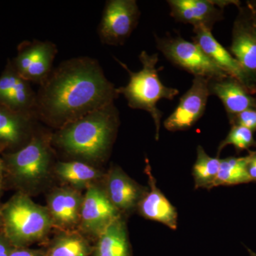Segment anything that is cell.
<instances>
[{
	"mask_svg": "<svg viewBox=\"0 0 256 256\" xmlns=\"http://www.w3.org/2000/svg\"><path fill=\"white\" fill-rule=\"evenodd\" d=\"M233 146L238 152L242 150H248L252 146H256L254 137V132L246 128L239 126H232V129L218 148V156L226 146Z\"/></svg>",
	"mask_w": 256,
	"mask_h": 256,
	"instance_id": "24",
	"label": "cell"
},
{
	"mask_svg": "<svg viewBox=\"0 0 256 256\" xmlns=\"http://www.w3.org/2000/svg\"><path fill=\"white\" fill-rule=\"evenodd\" d=\"M146 173L150 188L149 191H146L138 204L140 213L146 220L159 222L172 230H176L178 226V210L158 188L156 178L152 172L148 162H146Z\"/></svg>",
	"mask_w": 256,
	"mask_h": 256,
	"instance_id": "14",
	"label": "cell"
},
{
	"mask_svg": "<svg viewBox=\"0 0 256 256\" xmlns=\"http://www.w3.org/2000/svg\"><path fill=\"white\" fill-rule=\"evenodd\" d=\"M210 95L218 97L228 116L238 114L249 108H256V98L236 79L228 77L220 80H210Z\"/></svg>",
	"mask_w": 256,
	"mask_h": 256,
	"instance_id": "15",
	"label": "cell"
},
{
	"mask_svg": "<svg viewBox=\"0 0 256 256\" xmlns=\"http://www.w3.org/2000/svg\"><path fill=\"white\" fill-rule=\"evenodd\" d=\"M248 156L242 158L229 156L220 159V170L214 184V188L252 182L248 174Z\"/></svg>",
	"mask_w": 256,
	"mask_h": 256,
	"instance_id": "20",
	"label": "cell"
},
{
	"mask_svg": "<svg viewBox=\"0 0 256 256\" xmlns=\"http://www.w3.org/2000/svg\"><path fill=\"white\" fill-rule=\"evenodd\" d=\"M2 222V208L0 207V223Z\"/></svg>",
	"mask_w": 256,
	"mask_h": 256,
	"instance_id": "33",
	"label": "cell"
},
{
	"mask_svg": "<svg viewBox=\"0 0 256 256\" xmlns=\"http://www.w3.org/2000/svg\"><path fill=\"white\" fill-rule=\"evenodd\" d=\"M208 82V79L194 77L192 86L180 98L178 107L165 120L164 126L168 131L186 130L201 118L210 96Z\"/></svg>",
	"mask_w": 256,
	"mask_h": 256,
	"instance_id": "9",
	"label": "cell"
},
{
	"mask_svg": "<svg viewBox=\"0 0 256 256\" xmlns=\"http://www.w3.org/2000/svg\"><path fill=\"white\" fill-rule=\"evenodd\" d=\"M2 191V183H1V180H0V194H1Z\"/></svg>",
	"mask_w": 256,
	"mask_h": 256,
	"instance_id": "34",
	"label": "cell"
},
{
	"mask_svg": "<svg viewBox=\"0 0 256 256\" xmlns=\"http://www.w3.org/2000/svg\"><path fill=\"white\" fill-rule=\"evenodd\" d=\"M120 124L114 104L66 124L54 140L66 152L84 159L104 160L110 152Z\"/></svg>",
	"mask_w": 256,
	"mask_h": 256,
	"instance_id": "2",
	"label": "cell"
},
{
	"mask_svg": "<svg viewBox=\"0 0 256 256\" xmlns=\"http://www.w3.org/2000/svg\"><path fill=\"white\" fill-rule=\"evenodd\" d=\"M194 36L192 40L207 55L212 62L228 74L232 78L236 79L252 94H254L246 74L240 64L226 48L216 40L210 30L205 28H194Z\"/></svg>",
	"mask_w": 256,
	"mask_h": 256,
	"instance_id": "13",
	"label": "cell"
},
{
	"mask_svg": "<svg viewBox=\"0 0 256 256\" xmlns=\"http://www.w3.org/2000/svg\"><path fill=\"white\" fill-rule=\"evenodd\" d=\"M119 216V210L112 204L105 191L94 186L88 188L82 200L80 216L82 226L86 230L99 235Z\"/></svg>",
	"mask_w": 256,
	"mask_h": 256,
	"instance_id": "12",
	"label": "cell"
},
{
	"mask_svg": "<svg viewBox=\"0 0 256 256\" xmlns=\"http://www.w3.org/2000/svg\"><path fill=\"white\" fill-rule=\"evenodd\" d=\"M248 11L249 20H250V25H252V32H254V36L256 38V14H254L248 9Z\"/></svg>",
	"mask_w": 256,
	"mask_h": 256,
	"instance_id": "29",
	"label": "cell"
},
{
	"mask_svg": "<svg viewBox=\"0 0 256 256\" xmlns=\"http://www.w3.org/2000/svg\"><path fill=\"white\" fill-rule=\"evenodd\" d=\"M220 163V156H210L201 146H197L196 160L192 169L195 190L214 188Z\"/></svg>",
	"mask_w": 256,
	"mask_h": 256,
	"instance_id": "21",
	"label": "cell"
},
{
	"mask_svg": "<svg viewBox=\"0 0 256 256\" xmlns=\"http://www.w3.org/2000/svg\"><path fill=\"white\" fill-rule=\"evenodd\" d=\"M57 53L58 48L54 42L40 40L25 42L18 50L14 68L22 78L40 86L53 70Z\"/></svg>",
	"mask_w": 256,
	"mask_h": 256,
	"instance_id": "8",
	"label": "cell"
},
{
	"mask_svg": "<svg viewBox=\"0 0 256 256\" xmlns=\"http://www.w3.org/2000/svg\"><path fill=\"white\" fill-rule=\"evenodd\" d=\"M4 236L13 247L24 248L43 238L52 226L50 212L26 194L14 195L2 207Z\"/></svg>",
	"mask_w": 256,
	"mask_h": 256,
	"instance_id": "4",
	"label": "cell"
},
{
	"mask_svg": "<svg viewBox=\"0 0 256 256\" xmlns=\"http://www.w3.org/2000/svg\"><path fill=\"white\" fill-rule=\"evenodd\" d=\"M4 162H3L1 156H0V180H1L2 175L3 171H4Z\"/></svg>",
	"mask_w": 256,
	"mask_h": 256,
	"instance_id": "31",
	"label": "cell"
},
{
	"mask_svg": "<svg viewBox=\"0 0 256 256\" xmlns=\"http://www.w3.org/2000/svg\"><path fill=\"white\" fill-rule=\"evenodd\" d=\"M248 252L249 256H256V252H254V250H252V249L248 248H246Z\"/></svg>",
	"mask_w": 256,
	"mask_h": 256,
	"instance_id": "32",
	"label": "cell"
},
{
	"mask_svg": "<svg viewBox=\"0 0 256 256\" xmlns=\"http://www.w3.org/2000/svg\"><path fill=\"white\" fill-rule=\"evenodd\" d=\"M140 10L136 0H108L102 12L98 34L101 42L120 46L137 28Z\"/></svg>",
	"mask_w": 256,
	"mask_h": 256,
	"instance_id": "6",
	"label": "cell"
},
{
	"mask_svg": "<svg viewBox=\"0 0 256 256\" xmlns=\"http://www.w3.org/2000/svg\"><path fill=\"white\" fill-rule=\"evenodd\" d=\"M87 242L78 236H64L56 240L46 256H89Z\"/></svg>",
	"mask_w": 256,
	"mask_h": 256,
	"instance_id": "23",
	"label": "cell"
},
{
	"mask_svg": "<svg viewBox=\"0 0 256 256\" xmlns=\"http://www.w3.org/2000/svg\"><path fill=\"white\" fill-rule=\"evenodd\" d=\"M82 198L70 188L56 190L48 196V212L50 216L63 226L76 223L80 218Z\"/></svg>",
	"mask_w": 256,
	"mask_h": 256,
	"instance_id": "17",
	"label": "cell"
},
{
	"mask_svg": "<svg viewBox=\"0 0 256 256\" xmlns=\"http://www.w3.org/2000/svg\"><path fill=\"white\" fill-rule=\"evenodd\" d=\"M56 172L64 181L79 188L88 184L100 176L96 168L80 161L58 162Z\"/></svg>",
	"mask_w": 256,
	"mask_h": 256,
	"instance_id": "22",
	"label": "cell"
},
{
	"mask_svg": "<svg viewBox=\"0 0 256 256\" xmlns=\"http://www.w3.org/2000/svg\"><path fill=\"white\" fill-rule=\"evenodd\" d=\"M94 256H131L126 222L121 216L100 234Z\"/></svg>",
	"mask_w": 256,
	"mask_h": 256,
	"instance_id": "18",
	"label": "cell"
},
{
	"mask_svg": "<svg viewBox=\"0 0 256 256\" xmlns=\"http://www.w3.org/2000/svg\"><path fill=\"white\" fill-rule=\"evenodd\" d=\"M247 172L252 182H256V151L249 152Z\"/></svg>",
	"mask_w": 256,
	"mask_h": 256,
	"instance_id": "27",
	"label": "cell"
},
{
	"mask_svg": "<svg viewBox=\"0 0 256 256\" xmlns=\"http://www.w3.org/2000/svg\"><path fill=\"white\" fill-rule=\"evenodd\" d=\"M13 248L4 236L0 235V256H10Z\"/></svg>",
	"mask_w": 256,
	"mask_h": 256,
	"instance_id": "28",
	"label": "cell"
},
{
	"mask_svg": "<svg viewBox=\"0 0 256 256\" xmlns=\"http://www.w3.org/2000/svg\"><path fill=\"white\" fill-rule=\"evenodd\" d=\"M230 53L240 64L256 94V38L252 32L246 8L240 13L234 24Z\"/></svg>",
	"mask_w": 256,
	"mask_h": 256,
	"instance_id": "11",
	"label": "cell"
},
{
	"mask_svg": "<svg viewBox=\"0 0 256 256\" xmlns=\"http://www.w3.org/2000/svg\"><path fill=\"white\" fill-rule=\"evenodd\" d=\"M35 118L34 116L15 112L0 104V144L14 146L22 142Z\"/></svg>",
	"mask_w": 256,
	"mask_h": 256,
	"instance_id": "19",
	"label": "cell"
},
{
	"mask_svg": "<svg viewBox=\"0 0 256 256\" xmlns=\"http://www.w3.org/2000/svg\"><path fill=\"white\" fill-rule=\"evenodd\" d=\"M48 139L40 136L31 138L22 149L6 156L11 174L18 181L34 182L48 172L50 152Z\"/></svg>",
	"mask_w": 256,
	"mask_h": 256,
	"instance_id": "7",
	"label": "cell"
},
{
	"mask_svg": "<svg viewBox=\"0 0 256 256\" xmlns=\"http://www.w3.org/2000/svg\"><path fill=\"white\" fill-rule=\"evenodd\" d=\"M146 192L120 168L110 170L108 176L106 194L120 212H128L138 206Z\"/></svg>",
	"mask_w": 256,
	"mask_h": 256,
	"instance_id": "16",
	"label": "cell"
},
{
	"mask_svg": "<svg viewBox=\"0 0 256 256\" xmlns=\"http://www.w3.org/2000/svg\"><path fill=\"white\" fill-rule=\"evenodd\" d=\"M95 58L76 57L66 60L36 92L34 114L58 128L114 104L118 94Z\"/></svg>",
	"mask_w": 256,
	"mask_h": 256,
	"instance_id": "1",
	"label": "cell"
},
{
	"mask_svg": "<svg viewBox=\"0 0 256 256\" xmlns=\"http://www.w3.org/2000/svg\"><path fill=\"white\" fill-rule=\"evenodd\" d=\"M114 58L129 75L128 84L117 88V94L124 96L131 108L144 110L150 114L156 126V140H158L163 114L156 106L158 102L162 99L172 100L180 92L174 88L166 86L160 80L159 70L161 68H156L159 62L158 54H149L142 50L139 56L142 68L138 72L131 70L116 57Z\"/></svg>",
	"mask_w": 256,
	"mask_h": 256,
	"instance_id": "3",
	"label": "cell"
},
{
	"mask_svg": "<svg viewBox=\"0 0 256 256\" xmlns=\"http://www.w3.org/2000/svg\"><path fill=\"white\" fill-rule=\"evenodd\" d=\"M168 3L170 15L176 22L210 31L216 24L223 20L225 6L240 4V2L235 0H168Z\"/></svg>",
	"mask_w": 256,
	"mask_h": 256,
	"instance_id": "10",
	"label": "cell"
},
{
	"mask_svg": "<svg viewBox=\"0 0 256 256\" xmlns=\"http://www.w3.org/2000/svg\"><path fill=\"white\" fill-rule=\"evenodd\" d=\"M232 126L246 128L252 132L256 131V108H249L234 116H228Z\"/></svg>",
	"mask_w": 256,
	"mask_h": 256,
	"instance_id": "25",
	"label": "cell"
},
{
	"mask_svg": "<svg viewBox=\"0 0 256 256\" xmlns=\"http://www.w3.org/2000/svg\"><path fill=\"white\" fill-rule=\"evenodd\" d=\"M10 256H46L40 250H32L24 248H13Z\"/></svg>",
	"mask_w": 256,
	"mask_h": 256,
	"instance_id": "26",
	"label": "cell"
},
{
	"mask_svg": "<svg viewBox=\"0 0 256 256\" xmlns=\"http://www.w3.org/2000/svg\"><path fill=\"white\" fill-rule=\"evenodd\" d=\"M247 8L254 14H256V0L246 2Z\"/></svg>",
	"mask_w": 256,
	"mask_h": 256,
	"instance_id": "30",
	"label": "cell"
},
{
	"mask_svg": "<svg viewBox=\"0 0 256 256\" xmlns=\"http://www.w3.org/2000/svg\"><path fill=\"white\" fill-rule=\"evenodd\" d=\"M156 46L172 64L184 69L194 77L220 80L230 77L216 65L195 42L182 37L156 36Z\"/></svg>",
	"mask_w": 256,
	"mask_h": 256,
	"instance_id": "5",
	"label": "cell"
}]
</instances>
